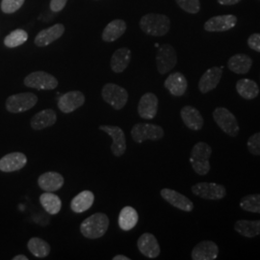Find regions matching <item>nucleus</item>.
Segmentation results:
<instances>
[{"mask_svg": "<svg viewBox=\"0 0 260 260\" xmlns=\"http://www.w3.org/2000/svg\"><path fill=\"white\" fill-rule=\"evenodd\" d=\"M85 95L80 91H72L62 94L58 100L59 110L66 114L77 110L85 103Z\"/></svg>", "mask_w": 260, "mask_h": 260, "instance_id": "nucleus-12", "label": "nucleus"}, {"mask_svg": "<svg viewBox=\"0 0 260 260\" xmlns=\"http://www.w3.org/2000/svg\"><path fill=\"white\" fill-rule=\"evenodd\" d=\"M65 30V25L62 23H56L50 27L43 29L35 37L34 44L38 47H47L62 37Z\"/></svg>", "mask_w": 260, "mask_h": 260, "instance_id": "nucleus-14", "label": "nucleus"}, {"mask_svg": "<svg viewBox=\"0 0 260 260\" xmlns=\"http://www.w3.org/2000/svg\"><path fill=\"white\" fill-rule=\"evenodd\" d=\"M99 128L107 133L113 140L111 145L112 153L117 157L123 155L127 148L126 138L123 130L116 125H100Z\"/></svg>", "mask_w": 260, "mask_h": 260, "instance_id": "nucleus-11", "label": "nucleus"}, {"mask_svg": "<svg viewBox=\"0 0 260 260\" xmlns=\"http://www.w3.org/2000/svg\"><path fill=\"white\" fill-rule=\"evenodd\" d=\"M29 251L38 258H45L50 253V245L42 238L32 237L27 243Z\"/></svg>", "mask_w": 260, "mask_h": 260, "instance_id": "nucleus-33", "label": "nucleus"}, {"mask_svg": "<svg viewBox=\"0 0 260 260\" xmlns=\"http://www.w3.org/2000/svg\"><path fill=\"white\" fill-rule=\"evenodd\" d=\"M40 204L50 215L59 213L62 208L61 199L52 192H45L40 196Z\"/></svg>", "mask_w": 260, "mask_h": 260, "instance_id": "nucleus-32", "label": "nucleus"}, {"mask_svg": "<svg viewBox=\"0 0 260 260\" xmlns=\"http://www.w3.org/2000/svg\"><path fill=\"white\" fill-rule=\"evenodd\" d=\"M38 103V96L33 93H19L12 94L6 100V110L18 114L32 109Z\"/></svg>", "mask_w": 260, "mask_h": 260, "instance_id": "nucleus-6", "label": "nucleus"}, {"mask_svg": "<svg viewBox=\"0 0 260 260\" xmlns=\"http://www.w3.org/2000/svg\"><path fill=\"white\" fill-rule=\"evenodd\" d=\"M131 61V50L127 47H121L117 49L112 55L110 67L115 74L123 73Z\"/></svg>", "mask_w": 260, "mask_h": 260, "instance_id": "nucleus-25", "label": "nucleus"}, {"mask_svg": "<svg viewBox=\"0 0 260 260\" xmlns=\"http://www.w3.org/2000/svg\"><path fill=\"white\" fill-rule=\"evenodd\" d=\"M127 25L122 19H114L104 28L102 39L106 43H112L117 41L125 33Z\"/></svg>", "mask_w": 260, "mask_h": 260, "instance_id": "nucleus-26", "label": "nucleus"}, {"mask_svg": "<svg viewBox=\"0 0 260 260\" xmlns=\"http://www.w3.org/2000/svg\"><path fill=\"white\" fill-rule=\"evenodd\" d=\"M67 2L68 0H50L49 8L52 12L58 13L65 8Z\"/></svg>", "mask_w": 260, "mask_h": 260, "instance_id": "nucleus-40", "label": "nucleus"}, {"mask_svg": "<svg viewBox=\"0 0 260 260\" xmlns=\"http://www.w3.org/2000/svg\"><path fill=\"white\" fill-rule=\"evenodd\" d=\"M223 75V68L213 67L208 69L202 75L199 81V90L202 93H207L214 90L220 83Z\"/></svg>", "mask_w": 260, "mask_h": 260, "instance_id": "nucleus-16", "label": "nucleus"}, {"mask_svg": "<svg viewBox=\"0 0 260 260\" xmlns=\"http://www.w3.org/2000/svg\"><path fill=\"white\" fill-rule=\"evenodd\" d=\"M180 117L189 129L199 131L205 124L201 112L191 105H186L180 110Z\"/></svg>", "mask_w": 260, "mask_h": 260, "instance_id": "nucleus-22", "label": "nucleus"}, {"mask_svg": "<svg viewBox=\"0 0 260 260\" xmlns=\"http://www.w3.org/2000/svg\"><path fill=\"white\" fill-rule=\"evenodd\" d=\"M57 121V114L52 109H45L33 116L30 125L33 130H43L54 125Z\"/></svg>", "mask_w": 260, "mask_h": 260, "instance_id": "nucleus-24", "label": "nucleus"}, {"mask_svg": "<svg viewBox=\"0 0 260 260\" xmlns=\"http://www.w3.org/2000/svg\"><path fill=\"white\" fill-rule=\"evenodd\" d=\"M28 40L27 32L23 29H16L4 39V46L8 48H15L23 45Z\"/></svg>", "mask_w": 260, "mask_h": 260, "instance_id": "nucleus-34", "label": "nucleus"}, {"mask_svg": "<svg viewBox=\"0 0 260 260\" xmlns=\"http://www.w3.org/2000/svg\"><path fill=\"white\" fill-rule=\"evenodd\" d=\"M214 121L223 132L231 137H236L239 134V124L236 117L224 107H217L213 112Z\"/></svg>", "mask_w": 260, "mask_h": 260, "instance_id": "nucleus-5", "label": "nucleus"}, {"mask_svg": "<svg viewBox=\"0 0 260 260\" xmlns=\"http://www.w3.org/2000/svg\"><path fill=\"white\" fill-rule=\"evenodd\" d=\"M109 223L106 214L98 212L84 220L80 224V233L87 239H99L107 233Z\"/></svg>", "mask_w": 260, "mask_h": 260, "instance_id": "nucleus-1", "label": "nucleus"}, {"mask_svg": "<svg viewBox=\"0 0 260 260\" xmlns=\"http://www.w3.org/2000/svg\"><path fill=\"white\" fill-rule=\"evenodd\" d=\"M27 164V157L22 152H11L0 159V171L13 173L21 170Z\"/></svg>", "mask_w": 260, "mask_h": 260, "instance_id": "nucleus-19", "label": "nucleus"}, {"mask_svg": "<svg viewBox=\"0 0 260 260\" xmlns=\"http://www.w3.org/2000/svg\"><path fill=\"white\" fill-rule=\"evenodd\" d=\"M102 96L103 101L115 110H121L128 101L127 91L117 84L107 83L103 86L102 90Z\"/></svg>", "mask_w": 260, "mask_h": 260, "instance_id": "nucleus-4", "label": "nucleus"}, {"mask_svg": "<svg viewBox=\"0 0 260 260\" xmlns=\"http://www.w3.org/2000/svg\"><path fill=\"white\" fill-rule=\"evenodd\" d=\"M177 64V51L175 47L169 44H164L158 47L156 54V66L160 75H166Z\"/></svg>", "mask_w": 260, "mask_h": 260, "instance_id": "nucleus-9", "label": "nucleus"}, {"mask_svg": "<svg viewBox=\"0 0 260 260\" xmlns=\"http://www.w3.org/2000/svg\"><path fill=\"white\" fill-rule=\"evenodd\" d=\"M131 137L139 144L147 140L158 141L164 137V129L153 123H136L131 129Z\"/></svg>", "mask_w": 260, "mask_h": 260, "instance_id": "nucleus-7", "label": "nucleus"}, {"mask_svg": "<svg viewBox=\"0 0 260 260\" xmlns=\"http://www.w3.org/2000/svg\"><path fill=\"white\" fill-rule=\"evenodd\" d=\"M23 83L28 88H33L37 90H47V91L54 90L59 85V82L55 76L43 71L31 73L24 78Z\"/></svg>", "mask_w": 260, "mask_h": 260, "instance_id": "nucleus-8", "label": "nucleus"}, {"mask_svg": "<svg viewBox=\"0 0 260 260\" xmlns=\"http://www.w3.org/2000/svg\"><path fill=\"white\" fill-rule=\"evenodd\" d=\"M247 147H248V150L252 155L260 156V132L254 133L249 138Z\"/></svg>", "mask_w": 260, "mask_h": 260, "instance_id": "nucleus-38", "label": "nucleus"}, {"mask_svg": "<svg viewBox=\"0 0 260 260\" xmlns=\"http://www.w3.org/2000/svg\"><path fill=\"white\" fill-rule=\"evenodd\" d=\"M236 91L244 100L251 101L259 94V87L255 81L249 78H243L237 81Z\"/></svg>", "mask_w": 260, "mask_h": 260, "instance_id": "nucleus-30", "label": "nucleus"}, {"mask_svg": "<svg viewBox=\"0 0 260 260\" xmlns=\"http://www.w3.org/2000/svg\"><path fill=\"white\" fill-rule=\"evenodd\" d=\"M239 205L245 211L260 214V194H251L243 197Z\"/></svg>", "mask_w": 260, "mask_h": 260, "instance_id": "nucleus-35", "label": "nucleus"}, {"mask_svg": "<svg viewBox=\"0 0 260 260\" xmlns=\"http://www.w3.org/2000/svg\"><path fill=\"white\" fill-rule=\"evenodd\" d=\"M248 46L252 50L260 53V33H254L249 37Z\"/></svg>", "mask_w": 260, "mask_h": 260, "instance_id": "nucleus-39", "label": "nucleus"}, {"mask_svg": "<svg viewBox=\"0 0 260 260\" xmlns=\"http://www.w3.org/2000/svg\"><path fill=\"white\" fill-rule=\"evenodd\" d=\"M191 190L194 195L209 201L223 200L226 196L224 186L214 182H200L192 186Z\"/></svg>", "mask_w": 260, "mask_h": 260, "instance_id": "nucleus-10", "label": "nucleus"}, {"mask_svg": "<svg viewBox=\"0 0 260 260\" xmlns=\"http://www.w3.org/2000/svg\"><path fill=\"white\" fill-rule=\"evenodd\" d=\"M94 202V195L93 192L85 190L75 196L71 203V209L75 213H83L89 210Z\"/></svg>", "mask_w": 260, "mask_h": 260, "instance_id": "nucleus-28", "label": "nucleus"}, {"mask_svg": "<svg viewBox=\"0 0 260 260\" xmlns=\"http://www.w3.org/2000/svg\"><path fill=\"white\" fill-rule=\"evenodd\" d=\"M138 220L139 216L136 209L133 208L132 206H125L121 209V212L119 214L118 223L121 230L124 232H128L135 228V225L138 223Z\"/></svg>", "mask_w": 260, "mask_h": 260, "instance_id": "nucleus-29", "label": "nucleus"}, {"mask_svg": "<svg viewBox=\"0 0 260 260\" xmlns=\"http://www.w3.org/2000/svg\"><path fill=\"white\" fill-rule=\"evenodd\" d=\"M234 230L237 233L247 238H254L260 235V220L248 221L239 220L234 224Z\"/></svg>", "mask_w": 260, "mask_h": 260, "instance_id": "nucleus-31", "label": "nucleus"}, {"mask_svg": "<svg viewBox=\"0 0 260 260\" xmlns=\"http://www.w3.org/2000/svg\"><path fill=\"white\" fill-rule=\"evenodd\" d=\"M159 101L156 94L146 93L142 95L138 103V114L142 119L152 120L157 115Z\"/></svg>", "mask_w": 260, "mask_h": 260, "instance_id": "nucleus-15", "label": "nucleus"}, {"mask_svg": "<svg viewBox=\"0 0 260 260\" xmlns=\"http://www.w3.org/2000/svg\"><path fill=\"white\" fill-rule=\"evenodd\" d=\"M219 4L224 5V6H232V5H236L239 2H241V0H217Z\"/></svg>", "mask_w": 260, "mask_h": 260, "instance_id": "nucleus-41", "label": "nucleus"}, {"mask_svg": "<svg viewBox=\"0 0 260 260\" xmlns=\"http://www.w3.org/2000/svg\"><path fill=\"white\" fill-rule=\"evenodd\" d=\"M212 154L211 147L205 142L197 143L191 150L190 162L196 173L200 176H205L210 171L209 158Z\"/></svg>", "mask_w": 260, "mask_h": 260, "instance_id": "nucleus-3", "label": "nucleus"}, {"mask_svg": "<svg viewBox=\"0 0 260 260\" xmlns=\"http://www.w3.org/2000/svg\"><path fill=\"white\" fill-rule=\"evenodd\" d=\"M252 66V59L247 54H235L232 56L228 62L230 71L237 75H246L250 72Z\"/></svg>", "mask_w": 260, "mask_h": 260, "instance_id": "nucleus-27", "label": "nucleus"}, {"mask_svg": "<svg viewBox=\"0 0 260 260\" xmlns=\"http://www.w3.org/2000/svg\"><path fill=\"white\" fill-rule=\"evenodd\" d=\"M13 260H28V257L23 254H19V255L14 256Z\"/></svg>", "mask_w": 260, "mask_h": 260, "instance_id": "nucleus-43", "label": "nucleus"}, {"mask_svg": "<svg viewBox=\"0 0 260 260\" xmlns=\"http://www.w3.org/2000/svg\"><path fill=\"white\" fill-rule=\"evenodd\" d=\"M179 8L189 14H198L201 10L200 0H176Z\"/></svg>", "mask_w": 260, "mask_h": 260, "instance_id": "nucleus-37", "label": "nucleus"}, {"mask_svg": "<svg viewBox=\"0 0 260 260\" xmlns=\"http://www.w3.org/2000/svg\"><path fill=\"white\" fill-rule=\"evenodd\" d=\"M140 252L148 258H156L160 254V246L152 233H143L137 241Z\"/></svg>", "mask_w": 260, "mask_h": 260, "instance_id": "nucleus-17", "label": "nucleus"}, {"mask_svg": "<svg viewBox=\"0 0 260 260\" xmlns=\"http://www.w3.org/2000/svg\"><path fill=\"white\" fill-rule=\"evenodd\" d=\"M237 24V18L233 15L216 16L208 19L205 23L207 32H225L233 29Z\"/></svg>", "mask_w": 260, "mask_h": 260, "instance_id": "nucleus-18", "label": "nucleus"}, {"mask_svg": "<svg viewBox=\"0 0 260 260\" xmlns=\"http://www.w3.org/2000/svg\"><path fill=\"white\" fill-rule=\"evenodd\" d=\"M113 260H130L129 257L125 256V255H122V254H118L116 256L113 257Z\"/></svg>", "mask_w": 260, "mask_h": 260, "instance_id": "nucleus-42", "label": "nucleus"}, {"mask_svg": "<svg viewBox=\"0 0 260 260\" xmlns=\"http://www.w3.org/2000/svg\"><path fill=\"white\" fill-rule=\"evenodd\" d=\"M160 195L170 205H173L179 210L185 212H192L194 209L193 203L186 196L178 193L176 190L164 188L160 191Z\"/></svg>", "mask_w": 260, "mask_h": 260, "instance_id": "nucleus-13", "label": "nucleus"}, {"mask_svg": "<svg viewBox=\"0 0 260 260\" xmlns=\"http://www.w3.org/2000/svg\"><path fill=\"white\" fill-rule=\"evenodd\" d=\"M65 183L64 177L57 172H47L38 178V185L45 192H56Z\"/></svg>", "mask_w": 260, "mask_h": 260, "instance_id": "nucleus-21", "label": "nucleus"}, {"mask_svg": "<svg viewBox=\"0 0 260 260\" xmlns=\"http://www.w3.org/2000/svg\"><path fill=\"white\" fill-rule=\"evenodd\" d=\"M25 0H2L0 7L4 14H14L19 11Z\"/></svg>", "mask_w": 260, "mask_h": 260, "instance_id": "nucleus-36", "label": "nucleus"}, {"mask_svg": "<svg viewBox=\"0 0 260 260\" xmlns=\"http://www.w3.org/2000/svg\"><path fill=\"white\" fill-rule=\"evenodd\" d=\"M219 255V247L213 241L200 242L191 252L193 260H214Z\"/></svg>", "mask_w": 260, "mask_h": 260, "instance_id": "nucleus-20", "label": "nucleus"}, {"mask_svg": "<svg viewBox=\"0 0 260 260\" xmlns=\"http://www.w3.org/2000/svg\"><path fill=\"white\" fill-rule=\"evenodd\" d=\"M164 86L174 96H181L187 91L188 82L184 75L177 72L168 76L164 82Z\"/></svg>", "mask_w": 260, "mask_h": 260, "instance_id": "nucleus-23", "label": "nucleus"}, {"mask_svg": "<svg viewBox=\"0 0 260 260\" xmlns=\"http://www.w3.org/2000/svg\"><path fill=\"white\" fill-rule=\"evenodd\" d=\"M139 26L140 29L147 35L162 37L170 31L171 21L165 15L147 14L140 19Z\"/></svg>", "mask_w": 260, "mask_h": 260, "instance_id": "nucleus-2", "label": "nucleus"}]
</instances>
